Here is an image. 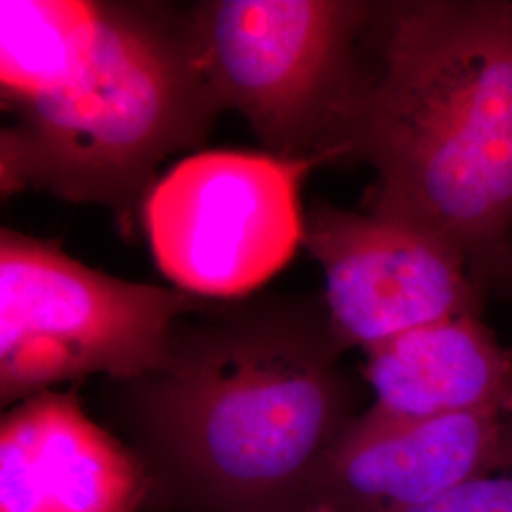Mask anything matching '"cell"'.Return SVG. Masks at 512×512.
Wrapping results in <instances>:
<instances>
[{"label":"cell","mask_w":512,"mask_h":512,"mask_svg":"<svg viewBox=\"0 0 512 512\" xmlns=\"http://www.w3.org/2000/svg\"><path fill=\"white\" fill-rule=\"evenodd\" d=\"M512 465V416L406 418L370 406L319 459L294 512H408Z\"/></svg>","instance_id":"obj_8"},{"label":"cell","mask_w":512,"mask_h":512,"mask_svg":"<svg viewBox=\"0 0 512 512\" xmlns=\"http://www.w3.org/2000/svg\"><path fill=\"white\" fill-rule=\"evenodd\" d=\"M368 16L370 6L346 0H213L188 27L220 110L241 114L270 154L332 164Z\"/></svg>","instance_id":"obj_5"},{"label":"cell","mask_w":512,"mask_h":512,"mask_svg":"<svg viewBox=\"0 0 512 512\" xmlns=\"http://www.w3.org/2000/svg\"><path fill=\"white\" fill-rule=\"evenodd\" d=\"M408 512H512V465L467 480L439 499Z\"/></svg>","instance_id":"obj_11"},{"label":"cell","mask_w":512,"mask_h":512,"mask_svg":"<svg viewBox=\"0 0 512 512\" xmlns=\"http://www.w3.org/2000/svg\"><path fill=\"white\" fill-rule=\"evenodd\" d=\"M376 71L359 74L334 162L376 173L366 211L494 258L512 228V2L389 6Z\"/></svg>","instance_id":"obj_3"},{"label":"cell","mask_w":512,"mask_h":512,"mask_svg":"<svg viewBox=\"0 0 512 512\" xmlns=\"http://www.w3.org/2000/svg\"><path fill=\"white\" fill-rule=\"evenodd\" d=\"M188 315L165 365L126 382L152 482L203 512H294L357 416L325 302L213 300Z\"/></svg>","instance_id":"obj_2"},{"label":"cell","mask_w":512,"mask_h":512,"mask_svg":"<svg viewBox=\"0 0 512 512\" xmlns=\"http://www.w3.org/2000/svg\"><path fill=\"white\" fill-rule=\"evenodd\" d=\"M152 484L74 391H42L2 418L0 512H139Z\"/></svg>","instance_id":"obj_9"},{"label":"cell","mask_w":512,"mask_h":512,"mask_svg":"<svg viewBox=\"0 0 512 512\" xmlns=\"http://www.w3.org/2000/svg\"><path fill=\"white\" fill-rule=\"evenodd\" d=\"M327 158L209 150L173 165L143 203L158 270L183 293L247 298L304 245L300 192Z\"/></svg>","instance_id":"obj_6"},{"label":"cell","mask_w":512,"mask_h":512,"mask_svg":"<svg viewBox=\"0 0 512 512\" xmlns=\"http://www.w3.org/2000/svg\"><path fill=\"white\" fill-rule=\"evenodd\" d=\"M304 247L323 270L330 329L346 351L476 311L469 260L412 222L317 203Z\"/></svg>","instance_id":"obj_7"},{"label":"cell","mask_w":512,"mask_h":512,"mask_svg":"<svg viewBox=\"0 0 512 512\" xmlns=\"http://www.w3.org/2000/svg\"><path fill=\"white\" fill-rule=\"evenodd\" d=\"M209 302L97 272L54 241L0 232V401L105 374L133 382L165 365L177 321Z\"/></svg>","instance_id":"obj_4"},{"label":"cell","mask_w":512,"mask_h":512,"mask_svg":"<svg viewBox=\"0 0 512 512\" xmlns=\"http://www.w3.org/2000/svg\"><path fill=\"white\" fill-rule=\"evenodd\" d=\"M374 406L406 418L512 416V349L478 311L404 332L365 351Z\"/></svg>","instance_id":"obj_10"},{"label":"cell","mask_w":512,"mask_h":512,"mask_svg":"<svg viewBox=\"0 0 512 512\" xmlns=\"http://www.w3.org/2000/svg\"><path fill=\"white\" fill-rule=\"evenodd\" d=\"M0 95L14 118L0 133L2 194L33 188L122 217L222 112L188 21L122 2L2 0Z\"/></svg>","instance_id":"obj_1"}]
</instances>
